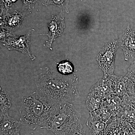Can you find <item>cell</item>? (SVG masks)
<instances>
[{
  "mask_svg": "<svg viewBox=\"0 0 135 135\" xmlns=\"http://www.w3.org/2000/svg\"><path fill=\"white\" fill-rule=\"evenodd\" d=\"M133 63H134V64H135V60H134V61H133Z\"/></svg>",
  "mask_w": 135,
  "mask_h": 135,
  "instance_id": "21",
  "label": "cell"
},
{
  "mask_svg": "<svg viewBox=\"0 0 135 135\" xmlns=\"http://www.w3.org/2000/svg\"><path fill=\"white\" fill-rule=\"evenodd\" d=\"M118 48L116 41L113 40L105 45L97 56L98 66L104 73V78L114 75L115 59Z\"/></svg>",
  "mask_w": 135,
  "mask_h": 135,
  "instance_id": "4",
  "label": "cell"
},
{
  "mask_svg": "<svg viewBox=\"0 0 135 135\" xmlns=\"http://www.w3.org/2000/svg\"><path fill=\"white\" fill-rule=\"evenodd\" d=\"M81 115L71 103L52 105L49 116L42 128L50 131L55 135H71L83 128Z\"/></svg>",
  "mask_w": 135,
  "mask_h": 135,
  "instance_id": "2",
  "label": "cell"
},
{
  "mask_svg": "<svg viewBox=\"0 0 135 135\" xmlns=\"http://www.w3.org/2000/svg\"><path fill=\"white\" fill-rule=\"evenodd\" d=\"M89 135H104L107 122L101 119L93 112H90L86 122Z\"/></svg>",
  "mask_w": 135,
  "mask_h": 135,
  "instance_id": "9",
  "label": "cell"
},
{
  "mask_svg": "<svg viewBox=\"0 0 135 135\" xmlns=\"http://www.w3.org/2000/svg\"><path fill=\"white\" fill-rule=\"evenodd\" d=\"M26 14L17 11L12 14L8 13L4 18V21L2 23V27L7 31L10 32L14 31L20 27L22 24L23 18Z\"/></svg>",
  "mask_w": 135,
  "mask_h": 135,
  "instance_id": "10",
  "label": "cell"
},
{
  "mask_svg": "<svg viewBox=\"0 0 135 135\" xmlns=\"http://www.w3.org/2000/svg\"><path fill=\"white\" fill-rule=\"evenodd\" d=\"M23 3L22 11L26 15L31 12L34 8L35 4L38 0H22Z\"/></svg>",
  "mask_w": 135,
  "mask_h": 135,
  "instance_id": "16",
  "label": "cell"
},
{
  "mask_svg": "<svg viewBox=\"0 0 135 135\" xmlns=\"http://www.w3.org/2000/svg\"><path fill=\"white\" fill-rule=\"evenodd\" d=\"M1 89V116L8 114V111L11 105V100L9 96L4 90Z\"/></svg>",
  "mask_w": 135,
  "mask_h": 135,
  "instance_id": "13",
  "label": "cell"
},
{
  "mask_svg": "<svg viewBox=\"0 0 135 135\" xmlns=\"http://www.w3.org/2000/svg\"><path fill=\"white\" fill-rule=\"evenodd\" d=\"M116 43L118 48L123 50L125 60L128 61L134 57L135 55V31L132 30L129 26L120 35Z\"/></svg>",
  "mask_w": 135,
  "mask_h": 135,
  "instance_id": "6",
  "label": "cell"
},
{
  "mask_svg": "<svg viewBox=\"0 0 135 135\" xmlns=\"http://www.w3.org/2000/svg\"><path fill=\"white\" fill-rule=\"evenodd\" d=\"M33 29H31L26 35L18 37H8L4 40L3 45L9 50H16L22 52L29 57L32 60L35 59V56L31 54L30 48V39Z\"/></svg>",
  "mask_w": 135,
  "mask_h": 135,
  "instance_id": "5",
  "label": "cell"
},
{
  "mask_svg": "<svg viewBox=\"0 0 135 135\" xmlns=\"http://www.w3.org/2000/svg\"><path fill=\"white\" fill-rule=\"evenodd\" d=\"M49 32L46 34H41V35H47L49 40L46 41V45L51 50V45L56 38L62 35L64 29L65 28L64 16V11H61L58 15L52 16L48 24Z\"/></svg>",
  "mask_w": 135,
  "mask_h": 135,
  "instance_id": "7",
  "label": "cell"
},
{
  "mask_svg": "<svg viewBox=\"0 0 135 135\" xmlns=\"http://www.w3.org/2000/svg\"><path fill=\"white\" fill-rule=\"evenodd\" d=\"M52 105L44 101L35 92L22 98L19 109L23 126L35 130L42 128L49 116Z\"/></svg>",
  "mask_w": 135,
  "mask_h": 135,
  "instance_id": "3",
  "label": "cell"
},
{
  "mask_svg": "<svg viewBox=\"0 0 135 135\" xmlns=\"http://www.w3.org/2000/svg\"><path fill=\"white\" fill-rule=\"evenodd\" d=\"M126 89L129 96H135V64L132 63L128 69V73L123 77Z\"/></svg>",
  "mask_w": 135,
  "mask_h": 135,
  "instance_id": "11",
  "label": "cell"
},
{
  "mask_svg": "<svg viewBox=\"0 0 135 135\" xmlns=\"http://www.w3.org/2000/svg\"><path fill=\"white\" fill-rule=\"evenodd\" d=\"M103 98L98 94L90 90L86 98V106L90 112L97 110L101 105V99Z\"/></svg>",
  "mask_w": 135,
  "mask_h": 135,
  "instance_id": "12",
  "label": "cell"
},
{
  "mask_svg": "<svg viewBox=\"0 0 135 135\" xmlns=\"http://www.w3.org/2000/svg\"><path fill=\"white\" fill-rule=\"evenodd\" d=\"M57 68L58 72L63 75H71L74 74V72L73 65L68 60H64L58 63Z\"/></svg>",
  "mask_w": 135,
  "mask_h": 135,
  "instance_id": "14",
  "label": "cell"
},
{
  "mask_svg": "<svg viewBox=\"0 0 135 135\" xmlns=\"http://www.w3.org/2000/svg\"><path fill=\"white\" fill-rule=\"evenodd\" d=\"M132 125V126H133V128H134V129H135V123H132V124H131Z\"/></svg>",
  "mask_w": 135,
  "mask_h": 135,
  "instance_id": "20",
  "label": "cell"
},
{
  "mask_svg": "<svg viewBox=\"0 0 135 135\" xmlns=\"http://www.w3.org/2000/svg\"><path fill=\"white\" fill-rule=\"evenodd\" d=\"M35 82L36 93L51 105L71 103L79 97L77 88L79 80L74 73L64 75L46 71L37 75Z\"/></svg>",
  "mask_w": 135,
  "mask_h": 135,
  "instance_id": "1",
  "label": "cell"
},
{
  "mask_svg": "<svg viewBox=\"0 0 135 135\" xmlns=\"http://www.w3.org/2000/svg\"><path fill=\"white\" fill-rule=\"evenodd\" d=\"M17 0H1L2 5L5 6V8L7 10L11 9V7L15 4Z\"/></svg>",
  "mask_w": 135,
  "mask_h": 135,
  "instance_id": "17",
  "label": "cell"
},
{
  "mask_svg": "<svg viewBox=\"0 0 135 135\" xmlns=\"http://www.w3.org/2000/svg\"><path fill=\"white\" fill-rule=\"evenodd\" d=\"M21 122L10 117L8 114L1 116L0 135H20Z\"/></svg>",
  "mask_w": 135,
  "mask_h": 135,
  "instance_id": "8",
  "label": "cell"
},
{
  "mask_svg": "<svg viewBox=\"0 0 135 135\" xmlns=\"http://www.w3.org/2000/svg\"><path fill=\"white\" fill-rule=\"evenodd\" d=\"M129 101L131 103L135 109V97H129Z\"/></svg>",
  "mask_w": 135,
  "mask_h": 135,
  "instance_id": "19",
  "label": "cell"
},
{
  "mask_svg": "<svg viewBox=\"0 0 135 135\" xmlns=\"http://www.w3.org/2000/svg\"><path fill=\"white\" fill-rule=\"evenodd\" d=\"M71 135H85V130L83 128L80 130L75 131Z\"/></svg>",
  "mask_w": 135,
  "mask_h": 135,
  "instance_id": "18",
  "label": "cell"
},
{
  "mask_svg": "<svg viewBox=\"0 0 135 135\" xmlns=\"http://www.w3.org/2000/svg\"><path fill=\"white\" fill-rule=\"evenodd\" d=\"M70 0H42V5L47 6L54 5L57 6L61 9V11L69 13L68 5Z\"/></svg>",
  "mask_w": 135,
  "mask_h": 135,
  "instance_id": "15",
  "label": "cell"
}]
</instances>
